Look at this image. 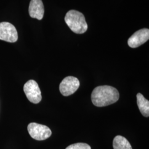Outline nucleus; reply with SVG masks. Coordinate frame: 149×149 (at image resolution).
I'll return each instance as SVG.
<instances>
[{
    "label": "nucleus",
    "mask_w": 149,
    "mask_h": 149,
    "mask_svg": "<svg viewBox=\"0 0 149 149\" xmlns=\"http://www.w3.org/2000/svg\"><path fill=\"white\" fill-rule=\"evenodd\" d=\"M23 90L28 100L33 103L37 104L42 100L41 91L36 81L29 80L23 87Z\"/></svg>",
    "instance_id": "20e7f679"
},
{
    "label": "nucleus",
    "mask_w": 149,
    "mask_h": 149,
    "mask_svg": "<svg viewBox=\"0 0 149 149\" xmlns=\"http://www.w3.org/2000/svg\"><path fill=\"white\" fill-rule=\"evenodd\" d=\"M119 98L118 91L111 86H100L92 93L91 100L96 107L107 106L118 101Z\"/></svg>",
    "instance_id": "f257e3e1"
},
{
    "label": "nucleus",
    "mask_w": 149,
    "mask_h": 149,
    "mask_svg": "<svg viewBox=\"0 0 149 149\" xmlns=\"http://www.w3.org/2000/svg\"><path fill=\"white\" fill-rule=\"evenodd\" d=\"M0 40L15 43L18 40V33L15 27L8 22L0 23Z\"/></svg>",
    "instance_id": "39448f33"
},
{
    "label": "nucleus",
    "mask_w": 149,
    "mask_h": 149,
    "mask_svg": "<svg viewBox=\"0 0 149 149\" xmlns=\"http://www.w3.org/2000/svg\"><path fill=\"white\" fill-rule=\"evenodd\" d=\"M27 129L31 136L37 140H44L52 135V131L50 128L36 123H30Z\"/></svg>",
    "instance_id": "7ed1b4c3"
},
{
    "label": "nucleus",
    "mask_w": 149,
    "mask_h": 149,
    "mask_svg": "<svg viewBox=\"0 0 149 149\" xmlns=\"http://www.w3.org/2000/svg\"><path fill=\"white\" fill-rule=\"evenodd\" d=\"M65 21L70 29L76 34L85 33L88 26L84 15L79 11L70 10L65 17Z\"/></svg>",
    "instance_id": "f03ea898"
},
{
    "label": "nucleus",
    "mask_w": 149,
    "mask_h": 149,
    "mask_svg": "<svg viewBox=\"0 0 149 149\" xmlns=\"http://www.w3.org/2000/svg\"><path fill=\"white\" fill-rule=\"evenodd\" d=\"M80 81L74 76H68L61 81L59 86L61 93L64 96L74 94L80 87Z\"/></svg>",
    "instance_id": "423d86ee"
},
{
    "label": "nucleus",
    "mask_w": 149,
    "mask_h": 149,
    "mask_svg": "<svg viewBox=\"0 0 149 149\" xmlns=\"http://www.w3.org/2000/svg\"><path fill=\"white\" fill-rule=\"evenodd\" d=\"M29 13L33 18L41 20L44 14V7L42 0H31L29 6Z\"/></svg>",
    "instance_id": "6e6552de"
},
{
    "label": "nucleus",
    "mask_w": 149,
    "mask_h": 149,
    "mask_svg": "<svg viewBox=\"0 0 149 149\" xmlns=\"http://www.w3.org/2000/svg\"><path fill=\"white\" fill-rule=\"evenodd\" d=\"M149 39V30L146 28L140 29L129 38L128 45L132 48H138L146 43Z\"/></svg>",
    "instance_id": "0eeeda50"
},
{
    "label": "nucleus",
    "mask_w": 149,
    "mask_h": 149,
    "mask_svg": "<svg viewBox=\"0 0 149 149\" xmlns=\"http://www.w3.org/2000/svg\"><path fill=\"white\" fill-rule=\"evenodd\" d=\"M114 149H133L128 140L120 135L116 136L113 140Z\"/></svg>",
    "instance_id": "9d476101"
},
{
    "label": "nucleus",
    "mask_w": 149,
    "mask_h": 149,
    "mask_svg": "<svg viewBox=\"0 0 149 149\" xmlns=\"http://www.w3.org/2000/svg\"><path fill=\"white\" fill-rule=\"evenodd\" d=\"M66 149H91V148L90 146L87 144L79 143L70 145Z\"/></svg>",
    "instance_id": "9b49d317"
},
{
    "label": "nucleus",
    "mask_w": 149,
    "mask_h": 149,
    "mask_svg": "<svg viewBox=\"0 0 149 149\" xmlns=\"http://www.w3.org/2000/svg\"><path fill=\"white\" fill-rule=\"evenodd\" d=\"M137 104L139 109L143 116L145 117H149V101L146 100L144 96L138 93L136 95Z\"/></svg>",
    "instance_id": "1a4fd4ad"
}]
</instances>
